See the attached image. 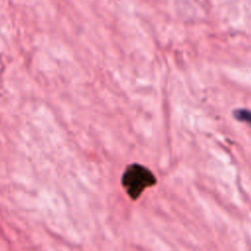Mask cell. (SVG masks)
I'll use <instances>...</instances> for the list:
<instances>
[{"label":"cell","instance_id":"2","mask_svg":"<svg viewBox=\"0 0 251 251\" xmlns=\"http://www.w3.org/2000/svg\"><path fill=\"white\" fill-rule=\"evenodd\" d=\"M234 117H236L237 120L248 123L251 125V112L247 111V110H238L236 112H234Z\"/></svg>","mask_w":251,"mask_h":251},{"label":"cell","instance_id":"1","mask_svg":"<svg viewBox=\"0 0 251 251\" xmlns=\"http://www.w3.org/2000/svg\"><path fill=\"white\" fill-rule=\"evenodd\" d=\"M154 182L151 173L145 168L135 166L127 170L125 175V185L127 187L128 193L132 197L138 196L141 191Z\"/></svg>","mask_w":251,"mask_h":251}]
</instances>
